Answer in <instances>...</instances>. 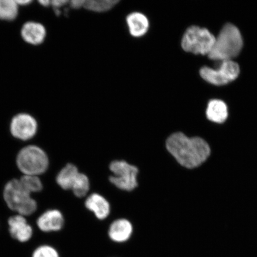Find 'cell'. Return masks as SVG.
<instances>
[{
  "mask_svg": "<svg viewBox=\"0 0 257 257\" xmlns=\"http://www.w3.org/2000/svg\"><path fill=\"white\" fill-rule=\"evenodd\" d=\"M215 38L207 29L192 26L182 37V47L186 52L208 55L213 46Z\"/></svg>",
  "mask_w": 257,
  "mask_h": 257,
  "instance_id": "5",
  "label": "cell"
},
{
  "mask_svg": "<svg viewBox=\"0 0 257 257\" xmlns=\"http://www.w3.org/2000/svg\"><path fill=\"white\" fill-rule=\"evenodd\" d=\"M3 197L9 208L21 216H30L37 210V202L19 180L13 179L6 185Z\"/></svg>",
  "mask_w": 257,
  "mask_h": 257,
  "instance_id": "3",
  "label": "cell"
},
{
  "mask_svg": "<svg viewBox=\"0 0 257 257\" xmlns=\"http://www.w3.org/2000/svg\"><path fill=\"white\" fill-rule=\"evenodd\" d=\"M166 148L180 165L188 169L200 166L211 152L206 141L200 137L189 138L182 133L171 135L166 141Z\"/></svg>",
  "mask_w": 257,
  "mask_h": 257,
  "instance_id": "1",
  "label": "cell"
},
{
  "mask_svg": "<svg viewBox=\"0 0 257 257\" xmlns=\"http://www.w3.org/2000/svg\"><path fill=\"white\" fill-rule=\"evenodd\" d=\"M10 130L15 138L22 141H27L36 135L38 123L31 114L24 112L19 113L12 118Z\"/></svg>",
  "mask_w": 257,
  "mask_h": 257,
  "instance_id": "8",
  "label": "cell"
},
{
  "mask_svg": "<svg viewBox=\"0 0 257 257\" xmlns=\"http://www.w3.org/2000/svg\"><path fill=\"white\" fill-rule=\"evenodd\" d=\"M133 232V225L126 219H118L111 224L108 236L115 242L123 243L130 239Z\"/></svg>",
  "mask_w": 257,
  "mask_h": 257,
  "instance_id": "13",
  "label": "cell"
},
{
  "mask_svg": "<svg viewBox=\"0 0 257 257\" xmlns=\"http://www.w3.org/2000/svg\"><path fill=\"white\" fill-rule=\"evenodd\" d=\"M23 187L28 192H38L42 191L43 185L39 177L33 175H24L19 179Z\"/></svg>",
  "mask_w": 257,
  "mask_h": 257,
  "instance_id": "19",
  "label": "cell"
},
{
  "mask_svg": "<svg viewBox=\"0 0 257 257\" xmlns=\"http://www.w3.org/2000/svg\"><path fill=\"white\" fill-rule=\"evenodd\" d=\"M69 3V2L64 1V0H62V1H60V0H58V1L51 2V5L53 6L54 8L55 9V10H59V8L63 7V6L66 5V4H67V3Z\"/></svg>",
  "mask_w": 257,
  "mask_h": 257,
  "instance_id": "23",
  "label": "cell"
},
{
  "mask_svg": "<svg viewBox=\"0 0 257 257\" xmlns=\"http://www.w3.org/2000/svg\"><path fill=\"white\" fill-rule=\"evenodd\" d=\"M16 164L24 175L38 176L47 171L49 160L46 152L41 148L30 146L19 152Z\"/></svg>",
  "mask_w": 257,
  "mask_h": 257,
  "instance_id": "4",
  "label": "cell"
},
{
  "mask_svg": "<svg viewBox=\"0 0 257 257\" xmlns=\"http://www.w3.org/2000/svg\"><path fill=\"white\" fill-rule=\"evenodd\" d=\"M110 169L113 175L110 177L112 184L121 190L133 191L138 186V169L125 161L115 160L111 163Z\"/></svg>",
  "mask_w": 257,
  "mask_h": 257,
  "instance_id": "6",
  "label": "cell"
},
{
  "mask_svg": "<svg viewBox=\"0 0 257 257\" xmlns=\"http://www.w3.org/2000/svg\"><path fill=\"white\" fill-rule=\"evenodd\" d=\"M243 47V40L239 29L231 24L225 25L215 38L213 47L208 56L210 59L220 62L232 60Z\"/></svg>",
  "mask_w": 257,
  "mask_h": 257,
  "instance_id": "2",
  "label": "cell"
},
{
  "mask_svg": "<svg viewBox=\"0 0 257 257\" xmlns=\"http://www.w3.org/2000/svg\"><path fill=\"white\" fill-rule=\"evenodd\" d=\"M85 206L92 211L98 219H105L110 214V204L105 198L97 194H93L86 199Z\"/></svg>",
  "mask_w": 257,
  "mask_h": 257,
  "instance_id": "14",
  "label": "cell"
},
{
  "mask_svg": "<svg viewBox=\"0 0 257 257\" xmlns=\"http://www.w3.org/2000/svg\"><path fill=\"white\" fill-rule=\"evenodd\" d=\"M72 190L77 197H85L89 190V181L88 177L83 173H80L78 178Z\"/></svg>",
  "mask_w": 257,
  "mask_h": 257,
  "instance_id": "20",
  "label": "cell"
},
{
  "mask_svg": "<svg viewBox=\"0 0 257 257\" xmlns=\"http://www.w3.org/2000/svg\"><path fill=\"white\" fill-rule=\"evenodd\" d=\"M37 223L38 227L43 232H57L62 229L64 218L59 210H48L38 218Z\"/></svg>",
  "mask_w": 257,
  "mask_h": 257,
  "instance_id": "11",
  "label": "cell"
},
{
  "mask_svg": "<svg viewBox=\"0 0 257 257\" xmlns=\"http://www.w3.org/2000/svg\"><path fill=\"white\" fill-rule=\"evenodd\" d=\"M19 9V6L15 0H0V19L6 21L15 20Z\"/></svg>",
  "mask_w": 257,
  "mask_h": 257,
  "instance_id": "17",
  "label": "cell"
},
{
  "mask_svg": "<svg viewBox=\"0 0 257 257\" xmlns=\"http://www.w3.org/2000/svg\"><path fill=\"white\" fill-rule=\"evenodd\" d=\"M85 0H73V1L70 2V5L71 8L75 9H78L83 8L84 6Z\"/></svg>",
  "mask_w": 257,
  "mask_h": 257,
  "instance_id": "22",
  "label": "cell"
},
{
  "mask_svg": "<svg viewBox=\"0 0 257 257\" xmlns=\"http://www.w3.org/2000/svg\"><path fill=\"white\" fill-rule=\"evenodd\" d=\"M40 5L43 6H49L51 4V1H40Z\"/></svg>",
  "mask_w": 257,
  "mask_h": 257,
  "instance_id": "25",
  "label": "cell"
},
{
  "mask_svg": "<svg viewBox=\"0 0 257 257\" xmlns=\"http://www.w3.org/2000/svg\"><path fill=\"white\" fill-rule=\"evenodd\" d=\"M117 0H88L83 8L89 11L102 13L110 11L118 3Z\"/></svg>",
  "mask_w": 257,
  "mask_h": 257,
  "instance_id": "18",
  "label": "cell"
},
{
  "mask_svg": "<svg viewBox=\"0 0 257 257\" xmlns=\"http://www.w3.org/2000/svg\"><path fill=\"white\" fill-rule=\"evenodd\" d=\"M32 257H60L57 250L53 246L42 245L38 247L32 253Z\"/></svg>",
  "mask_w": 257,
  "mask_h": 257,
  "instance_id": "21",
  "label": "cell"
},
{
  "mask_svg": "<svg viewBox=\"0 0 257 257\" xmlns=\"http://www.w3.org/2000/svg\"><path fill=\"white\" fill-rule=\"evenodd\" d=\"M10 233L13 238L19 242H26L30 240L33 234L32 227L21 215L11 217L8 221Z\"/></svg>",
  "mask_w": 257,
  "mask_h": 257,
  "instance_id": "9",
  "label": "cell"
},
{
  "mask_svg": "<svg viewBox=\"0 0 257 257\" xmlns=\"http://www.w3.org/2000/svg\"><path fill=\"white\" fill-rule=\"evenodd\" d=\"M16 2L19 6H21L29 5L32 3V1H30V0H21V1H16Z\"/></svg>",
  "mask_w": 257,
  "mask_h": 257,
  "instance_id": "24",
  "label": "cell"
},
{
  "mask_svg": "<svg viewBox=\"0 0 257 257\" xmlns=\"http://www.w3.org/2000/svg\"><path fill=\"white\" fill-rule=\"evenodd\" d=\"M21 34L26 43L38 46L43 44L46 40L47 31L44 26L39 22L30 21L24 24Z\"/></svg>",
  "mask_w": 257,
  "mask_h": 257,
  "instance_id": "10",
  "label": "cell"
},
{
  "mask_svg": "<svg viewBox=\"0 0 257 257\" xmlns=\"http://www.w3.org/2000/svg\"><path fill=\"white\" fill-rule=\"evenodd\" d=\"M206 114L208 120L215 123H223L228 116L227 105L220 99H212L208 102Z\"/></svg>",
  "mask_w": 257,
  "mask_h": 257,
  "instance_id": "16",
  "label": "cell"
},
{
  "mask_svg": "<svg viewBox=\"0 0 257 257\" xmlns=\"http://www.w3.org/2000/svg\"><path fill=\"white\" fill-rule=\"evenodd\" d=\"M79 174L76 166L72 164H68L58 174L56 179L57 184L65 190H72Z\"/></svg>",
  "mask_w": 257,
  "mask_h": 257,
  "instance_id": "15",
  "label": "cell"
},
{
  "mask_svg": "<svg viewBox=\"0 0 257 257\" xmlns=\"http://www.w3.org/2000/svg\"><path fill=\"white\" fill-rule=\"evenodd\" d=\"M218 68L214 69L207 66L202 67L200 73L202 78L215 85H223L235 80L239 76L238 64L233 60L221 62Z\"/></svg>",
  "mask_w": 257,
  "mask_h": 257,
  "instance_id": "7",
  "label": "cell"
},
{
  "mask_svg": "<svg viewBox=\"0 0 257 257\" xmlns=\"http://www.w3.org/2000/svg\"><path fill=\"white\" fill-rule=\"evenodd\" d=\"M126 23L132 36L140 38L149 31L150 23L146 15L140 12H133L126 18Z\"/></svg>",
  "mask_w": 257,
  "mask_h": 257,
  "instance_id": "12",
  "label": "cell"
}]
</instances>
